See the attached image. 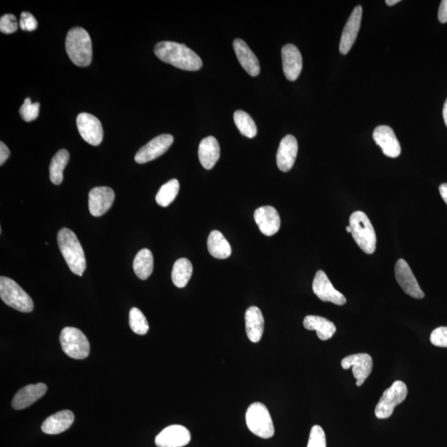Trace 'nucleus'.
Returning <instances> with one entry per match:
<instances>
[{"mask_svg":"<svg viewBox=\"0 0 447 447\" xmlns=\"http://www.w3.org/2000/svg\"><path fill=\"white\" fill-rule=\"evenodd\" d=\"M298 152L297 140L292 135L285 136L277 152V164L280 171L287 172L293 167Z\"/></svg>","mask_w":447,"mask_h":447,"instance_id":"obj_20","label":"nucleus"},{"mask_svg":"<svg viewBox=\"0 0 447 447\" xmlns=\"http://www.w3.org/2000/svg\"><path fill=\"white\" fill-rule=\"evenodd\" d=\"M174 141L171 135H161L141 148L136 153V163L143 164L155 160L167 152Z\"/></svg>","mask_w":447,"mask_h":447,"instance_id":"obj_10","label":"nucleus"},{"mask_svg":"<svg viewBox=\"0 0 447 447\" xmlns=\"http://www.w3.org/2000/svg\"><path fill=\"white\" fill-rule=\"evenodd\" d=\"M408 395V388L401 381H395L380 397L375 408V415L379 419H385L392 416L397 405L403 403Z\"/></svg>","mask_w":447,"mask_h":447,"instance_id":"obj_8","label":"nucleus"},{"mask_svg":"<svg viewBox=\"0 0 447 447\" xmlns=\"http://www.w3.org/2000/svg\"><path fill=\"white\" fill-rule=\"evenodd\" d=\"M234 120L240 134L247 137V138H255L258 131H257L256 123L250 115L243 110L235 111Z\"/></svg>","mask_w":447,"mask_h":447,"instance_id":"obj_31","label":"nucleus"},{"mask_svg":"<svg viewBox=\"0 0 447 447\" xmlns=\"http://www.w3.org/2000/svg\"><path fill=\"white\" fill-rule=\"evenodd\" d=\"M221 156V148L217 139L213 136L206 137L199 145L198 157L203 168L210 170Z\"/></svg>","mask_w":447,"mask_h":447,"instance_id":"obj_23","label":"nucleus"},{"mask_svg":"<svg viewBox=\"0 0 447 447\" xmlns=\"http://www.w3.org/2000/svg\"><path fill=\"white\" fill-rule=\"evenodd\" d=\"M399 0H386L385 3H387L388 6H395L397 3H399Z\"/></svg>","mask_w":447,"mask_h":447,"instance_id":"obj_43","label":"nucleus"},{"mask_svg":"<svg viewBox=\"0 0 447 447\" xmlns=\"http://www.w3.org/2000/svg\"><path fill=\"white\" fill-rule=\"evenodd\" d=\"M430 341L434 346L447 348V327L441 326L435 329L430 334Z\"/></svg>","mask_w":447,"mask_h":447,"instance_id":"obj_37","label":"nucleus"},{"mask_svg":"<svg viewBox=\"0 0 447 447\" xmlns=\"http://www.w3.org/2000/svg\"><path fill=\"white\" fill-rule=\"evenodd\" d=\"M246 420L248 428L261 438H271L275 435V426L270 413L263 404L254 403L248 407Z\"/></svg>","mask_w":447,"mask_h":447,"instance_id":"obj_6","label":"nucleus"},{"mask_svg":"<svg viewBox=\"0 0 447 447\" xmlns=\"http://www.w3.org/2000/svg\"><path fill=\"white\" fill-rule=\"evenodd\" d=\"M255 221L259 230L266 236H272L279 232L281 219L275 207L270 206L259 207L255 212Z\"/></svg>","mask_w":447,"mask_h":447,"instance_id":"obj_19","label":"nucleus"},{"mask_svg":"<svg viewBox=\"0 0 447 447\" xmlns=\"http://www.w3.org/2000/svg\"><path fill=\"white\" fill-rule=\"evenodd\" d=\"M372 139L377 145L382 149L384 155L395 159L400 155L401 146L392 128L380 126L375 128L372 132Z\"/></svg>","mask_w":447,"mask_h":447,"instance_id":"obj_17","label":"nucleus"},{"mask_svg":"<svg viewBox=\"0 0 447 447\" xmlns=\"http://www.w3.org/2000/svg\"><path fill=\"white\" fill-rule=\"evenodd\" d=\"M341 366L344 370H349L352 367L356 385L361 386L364 381L371 374L372 370V360L370 355L359 353L347 356L341 361Z\"/></svg>","mask_w":447,"mask_h":447,"instance_id":"obj_13","label":"nucleus"},{"mask_svg":"<svg viewBox=\"0 0 447 447\" xmlns=\"http://www.w3.org/2000/svg\"><path fill=\"white\" fill-rule=\"evenodd\" d=\"M246 327L248 338L252 343H258L263 337L264 319L257 306H250L246 312Z\"/></svg>","mask_w":447,"mask_h":447,"instance_id":"obj_25","label":"nucleus"},{"mask_svg":"<svg viewBox=\"0 0 447 447\" xmlns=\"http://www.w3.org/2000/svg\"><path fill=\"white\" fill-rule=\"evenodd\" d=\"M190 433L181 425H172L157 435L155 444L157 447H183L189 444Z\"/></svg>","mask_w":447,"mask_h":447,"instance_id":"obj_14","label":"nucleus"},{"mask_svg":"<svg viewBox=\"0 0 447 447\" xmlns=\"http://www.w3.org/2000/svg\"><path fill=\"white\" fill-rule=\"evenodd\" d=\"M395 277L397 284L408 296L416 299H421L425 296L419 284H418L415 276H414L411 268L403 259L397 261L395 265Z\"/></svg>","mask_w":447,"mask_h":447,"instance_id":"obj_11","label":"nucleus"},{"mask_svg":"<svg viewBox=\"0 0 447 447\" xmlns=\"http://www.w3.org/2000/svg\"><path fill=\"white\" fill-rule=\"evenodd\" d=\"M443 119H444V121L447 127V99L444 103V106H443Z\"/></svg>","mask_w":447,"mask_h":447,"instance_id":"obj_42","label":"nucleus"},{"mask_svg":"<svg viewBox=\"0 0 447 447\" xmlns=\"http://www.w3.org/2000/svg\"><path fill=\"white\" fill-rule=\"evenodd\" d=\"M0 297L4 304L21 312H31L33 310L30 296L10 277H0Z\"/></svg>","mask_w":447,"mask_h":447,"instance_id":"obj_5","label":"nucleus"},{"mask_svg":"<svg viewBox=\"0 0 447 447\" xmlns=\"http://www.w3.org/2000/svg\"><path fill=\"white\" fill-rule=\"evenodd\" d=\"M70 159V155L66 149H61L52 157L50 163L49 172L50 179L54 185H60L63 181L64 169L68 165Z\"/></svg>","mask_w":447,"mask_h":447,"instance_id":"obj_29","label":"nucleus"},{"mask_svg":"<svg viewBox=\"0 0 447 447\" xmlns=\"http://www.w3.org/2000/svg\"><path fill=\"white\" fill-rule=\"evenodd\" d=\"M19 23L14 14H6L0 19V31L6 34H10L18 30Z\"/></svg>","mask_w":447,"mask_h":447,"instance_id":"obj_36","label":"nucleus"},{"mask_svg":"<svg viewBox=\"0 0 447 447\" xmlns=\"http://www.w3.org/2000/svg\"><path fill=\"white\" fill-rule=\"evenodd\" d=\"M47 390V385L43 383L27 385L16 393L12 401V407L15 410L27 408L43 397Z\"/></svg>","mask_w":447,"mask_h":447,"instance_id":"obj_21","label":"nucleus"},{"mask_svg":"<svg viewBox=\"0 0 447 447\" xmlns=\"http://www.w3.org/2000/svg\"><path fill=\"white\" fill-rule=\"evenodd\" d=\"M77 126L81 138L86 143L98 146L103 138V127L99 119L88 113H81L77 116Z\"/></svg>","mask_w":447,"mask_h":447,"instance_id":"obj_9","label":"nucleus"},{"mask_svg":"<svg viewBox=\"0 0 447 447\" xmlns=\"http://www.w3.org/2000/svg\"><path fill=\"white\" fill-rule=\"evenodd\" d=\"M57 243L70 270L82 276L86 268L84 250L76 234L68 228H62L57 235Z\"/></svg>","mask_w":447,"mask_h":447,"instance_id":"obj_2","label":"nucleus"},{"mask_svg":"<svg viewBox=\"0 0 447 447\" xmlns=\"http://www.w3.org/2000/svg\"><path fill=\"white\" fill-rule=\"evenodd\" d=\"M362 14V7L356 6L343 29L341 41H339V52L343 55H346L350 51L357 39L360 25H361Z\"/></svg>","mask_w":447,"mask_h":447,"instance_id":"obj_15","label":"nucleus"},{"mask_svg":"<svg viewBox=\"0 0 447 447\" xmlns=\"http://www.w3.org/2000/svg\"><path fill=\"white\" fill-rule=\"evenodd\" d=\"M155 53L161 61L183 70L196 72L201 68L203 64L201 57L192 49L174 41H164L157 43Z\"/></svg>","mask_w":447,"mask_h":447,"instance_id":"obj_1","label":"nucleus"},{"mask_svg":"<svg viewBox=\"0 0 447 447\" xmlns=\"http://www.w3.org/2000/svg\"><path fill=\"white\" fill-rule=\"evenodd\" d=\"M115 201L114 190L107 186H98L89 193V210L93 217H101L110 209Z\"/></svg>","mask_w":447,"mask_h":447,"instance_id":"obj_16","label":"nucleus"},{"mask_svg":"<svg viewBox=\"0 0 447 447\" xmlns=\"http://www.w3.org/2000/svg\"><path fill=\"white\" fill-rule=\"evenodd\" d=\"M130 326L135 333L143 335L149 330L148 322L139 308H132L130 312Z\"/></svg>","mask_w":447,"mask_h":447,"instance_id":"obj_33","label":"nucleus"},{"mask_svg":"<svg viewBox=\"0 0 447 447\" xmlns=\"http://www.w3.org/2000/svg\"><path fill=\"white\" fill-rule=\"evenodd\" d=\"M19 25L22 30L32 32L37 28V21L30 12H23L21 14Z\"/></svg>","mask_w":447,"mask_h":447,"instance_id":"obj_38","label":"nucleus"},{"mask_svg":"<svg viewBox=\"0 0 447 447\" xmlns=\"http://www.w3.org/2000/svg\"><path fill=\"white\" fill-rule=\"evenodd\" d=\"M74 414L70 410H62L50 416L41 425V430L46 434L56 435L66 432L72 425Z\"/></svg>","mask_w":447,"mask_h":447,"instance_id":"obj_24","label":"nucleus"},{"mask_svg":"<svg viewBox=\"0 0 447 447\" xmlns=\"http://www.w3.org/2000/svg\"><path fill=\"white\" fill-rule=\"evenodd\" d=\"M312 290L319 299L323 301L332 302L338 306L346 304L345 296L333 287L324 271L319 270L316 273L312 283Z\"/></svg>","mask_w":447,"mask_h":447,"instance_id":"obj_12","label":"nucleus"},{"mask_svg":"<svg viewBox=\"0 0 447 447\" xmlns=\"http://www.w3.org/2000/svg\"><path fill=\"white\" fill-rule=\"evenodd\" d=\"M134 271L137 277L142 280H146L152 275L153 270V256L148 248H143L135 256L134 260Z\"/></svg>","mask_w":447,"mask_h":447,"instance_id":"obj_28","label":"nucleus"},{"mask_svg":"<svg viewBox=\"0 0 447 447\" xmlns=\"http://www.w3.org/2000/svg\"><path fill=\"white\" fill-rule=\"evenodd\" d=\"M39 103H32L30 98H26L20 108L19 114L24 121L32 122L39 117Z\"/></svg>","mask_w":447,"mask_h":447,"instance_id":"obj_34","label":"nucleus"},{"mask_svg":"<svg viewBox=\"0 0 447 447\" xmlns=\"http://www.w3.org/2000/svg\"><path fill=\"white\" fill-rule=\"evenodd\" d=\"M438 19L441 23H447V0H443L438 11Z\"/></svg>","mask_w":447,"mask_h":447,"instance_id":"obj_39","label":"nucleus"},{"mask_svg":"<svg viewBox=\"0 0 447 447\" xmlns=\"http://www.w3.org/2000/svg\"><path fill=\"white\" fill-rule=\"evenodd\" d=\"M192 264L188 259L182 258L176 261L173 265L172 280L174 285L183 288L188 285L192 275Z\"/></svg>","mask_w":447,"mask_h":447,"instance_id":"obj_30","label":"nucleus"},{"mask_svg":"<svg viewBox=\"0 0 447 447\" xmlns=\"http://www.w3.org/2000/svg\"><path fill=\"white\" fill-rule=\"evenodd\" d=\"M207 247L211 256L219 259H226L231 255V247L228 240L218 230H213L207 240Z\"/></svg>","mask_w":447,"mask_h":447,"instance_id":"obj_27","label":"nucleus"},{"mask_svg":"<svg viewBox=\"0 0 447 447\" xmlns=\"http://www.w3.org/2000/svg\"><path fill=\"white\" fill-rule=\"evenodd\" d=\"M281 60L286 78L290 81H296L302 70V57L295 45L289 43L281 49Z\"/></svg>","mask_w":447,"mask_h":447,"instance_id":"obj_18","label":"nucleus"},{"mask_svg":"<svg viewBox=\"0 0 447 447\" xmlns=\"http://www.w3.org/2000/svg\"><path fill=\"white\" fill-rule=\"evenodd\" d=\"M233 47L236 57H237L240 65L246 70L251 77H257L260 72V66L258 58L248 46L242 39H235Z\"/></svg>","mask_w":447,"mask_h":447,"instance_id":"obj_22","label":"nucleus"},{"mask_svg":"<svg viewBox=\"0 0 447 447\" xmlns=\"http://www.w3.org/2000/svg\"><path fill=\"white\" fill-rule=\"evenodd\" d=\"M180 184L177 179H172L161 186V188L156 196L157 204L163 207H167L175 200L178 192H179Z\"/></svg>","mask_w":447,"mask_h":447,"instance_id":"obj_32","label":"nucleus"},{"mask_svg":"<svg viewBox=\"0 0 447 447\" xmlns=\"http://www.w3.org/2000/svg\"><path fill=\"white\" fill-rule=\"evenodd\" d=\"M308 447H326V434L321 426L318 425L312 426Z\"/></svg>","mask_w":447,"mask_h":447,"instance_id":"obj_35","label":"nucleus"},{"mask_svg":"<svg viewBox=\"0 0 447 447\" xmlns=\"http://www.w3.org/2000/svg\"><path fill=\"white\" fill-rule=\"evenodd\" d=\"M304 326L306 330H316L317 337L321 341H327L330 339L337 331V327L333 322L327 320L326 318L318 316L306 317Z\"/></svg>","mask_w":447,"mask_h":447,"instance_id":"obj_26","label":"nucleus"},{"mask_svg":"<svg viewBox=\"0 0 447 447\" xmlns=\"http://www.w3.org/2000/svg\"><path fill=\"white\" fill-rule=\"evenodd\" d=\"M10 156V149L6 146V143L0 142V165H3Z\"/></svg>","mask_w":447,"mask_h":447,"instance_id":"obj_40","label":"nucleus"},{"mask_svg":"<svg viewBox=\"0 0 447 447\" xmlns=\"http://www.w3.org/2000/svg\"><path fill=\"white\" fill-rule=\"evenodd\" d=\"M439 192H440L443 200H444L447 205V183H443L439 186Z\"/></svg>","mask_w":447,"mask_h":447,"instance_id":"obj_41","label":"nucleus"},{"mask_svg":"<svg viewBox=\"0 0 447 447\" xmlns=\"http://www.w3.org/2000/svg\"><path fill=\"white\" fill-rule=\"evenodd\" d=\"M346 231L348 232V233H351V229L350 226L346 227Z\"/></svg>","mask_w":447,"mask_h":447,"instance_id":"obj_44","label":"nucleus"},{"mask_svg":"<svg viewBox=\"0 0 447 447\" xmlns=\"http://www.w3.org/2000/svg\"><path fill=\"white\" fill-rule=\"evenodd\" d=\"M66 51L70 60L78 66H87L92 61V43L84 28L70 29L66 35Z\"/></svg>","mask_w":447,"mask_h":447,"instance_id":"obj_3","label":"nucleus"},{"mask_svg":"<svg viewBox=\"0 0 447 447\" xmlns=\"http://www.w3.org/2000/svg\"><path fill=\"white\" fill-rule=\"evenodd\" d=\"M60 342L62 350L69 357L76 359L88 357L90 343L81 330L74 327H65L61 332Z\"/></svg>","mask_w":447,"mask_h":447,"instance_id":"obj_7","label":"nucleus"},{"mask_svg":"<svg viewBox=\"0 0 447 447\" xmlns=\"http://www.w3.org/2000/svg\"><path fill=\"white\" fill-rule=\"evenodd\" d=\"M350 227L353 239L358 246L367 255L374 254L377 237L374 227L367 215L355 211L350 217Z\"/></svg>","mask_w":447,"mask_h":447,"instance_id":"obj_4","label":"nucleus"}]
</instances>
